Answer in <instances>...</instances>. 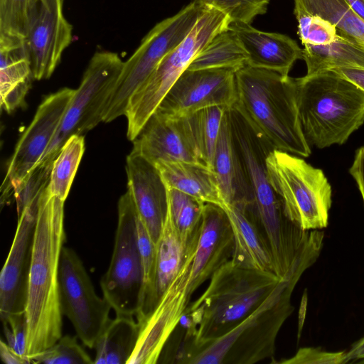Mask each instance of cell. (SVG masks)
Returning a JSON list of instances; mask_svg holds the SVG:
<instances>
[{"instance_id": "cell-1", "label": "cell", "mask_w": 364, "mask_h": 364, "mask_svg": "<svg viewBox=\"0 0 364 364\" xmlns=\"http://www.w3.org/2000/svg\"><path fill=\"white\" fill-rule=\"evenodd\" d=\"M64 201L47 186L38 200L24 308L31 360L63 336L59 267L65 241Z\"/></svg>"}, {"instance_id": "cell-2", "label": "cell", "mask_w": 364, "mask_h": 364, "mask_svg": "<svg viewBox=\"0 0 364 364\" xmlns=\"http://www.w3.org/2000/svg\"><path fill=\"white\" fill-rule=\"evenodd\" d=\"M234 105L254 131L276 150L308 157L311 149L300 124L295 78L246 65L235 72Z\"/></svg>"}, {"instance_id": "cell-3", "label": "cell", "mask_w": 364, "mask_h": 364, "mask_svg": "<svg viewBox=\"0 0 364 364\" xmlns=\"http://www.w3.org/2000/svg\"><path fill=\"white\" fill-rule=\"evenodd\" d=\"M301 274L283 279L251 314L223 336L198 343H184L177 363L253 364L272 358L277 334L294 311L293 290Z\"/></svg>"}, {"instance_id": "cell-4", "label": "cell", "mask_w": 364, "mask_h": 364, "mask_svg": "<svg viewBox=\"0 0 364 364\" xmlns=\"http://www.w3.org/2000/svg\"><path fill=\"white\" fill-rule=\"evenodd\" d=\"M299 118L309 146L345 144L364 124V92L331 70L295 78Z\"/></svg>"}, {"instance_id": "cell-5", "label": "cell", "mask_w": 364, "mask_h": 364, "mask_svg": "<svg viewBox=\"0 0 364 364\" xmlns=\"http://www.w3.org/2000/svg\"><path fill=\"white\" fill-rule=\"evenodd\" d=\"M271 272L240 267L231 259L216 270L201 296L188 306L198 344L223 336L257 309L282 282Z\"/></svg>"}, {"instance_id": "cell-6", "label": "cell", "mask_w": 364, "mask_h": 364, "mask_svg": "<svg viewBox=\"0 0 364 364\" xmlns=\"http://www.w3.org/2000/svg\"><path fill=\"white\" fill-rule=\"evenodd\" d=\"M231 19L217 9L203 5L198 20L187 36L161 61L128 102L127 138L133 141L181 75L208 43L229 28Z\"/></svg>"}, {"instance_id": "cell-7", "label": "cell", "mask_w": 364, "mask_h": 364, "mask_svg": "<svg viewBox=\"0 0 364 364\" xmlns=\"http://www.w3.org/2000/svg\"><path fill=\"white\" fill-rule=\"evenodd\" d=\"M266 164L287 217L304 230L326 228L332 188L323 171L301 156L276 149L269 154Z\"/></svg>"}, {"instance_id": "cell-8", "label": "cell", "mask_w": 364, "mask_h": 364, "mask_svg": "<svg viewBox=\"0 0 364 364\" xmlns=\"http://www.w3.org/2000/svg\"><path fill=\"white\" fill-rule=\"evenodd\" d=\"M203 6L192 1L175 15L156 23L141 39L125 62L111 94L102 119L109 122L125 115L132 94L151 75L161 61L189 33Z\"/></svg>"}, {"instance_id": "cell-9", "label": "cell", "mask_w": 364, "mask_h": 364, "mask_svg": "<svg viewBox=\"0 0 364 364\" xmlns=\"http://www.w3.org/2000/svg\"><path fill=\"white\" fill-rule=\"evenodd\" d=\"M117 210L114 249L100 287L116 316L134 317L141 305L144 275L137 239L138 212L128 188L119 200Z\"/></svg>"}, {"instance_id": "cell-10", "label": "cell", "mask_w": 364, "mask_h": 364, "mask_svg": "<svg viewBox=\"0 0 364 364\" xmlns=\"http://www.w3.org/2000/svg\"><path fill=\"white\" fill-rule=\"evenodd\" d=\"M123 65L124 61L117 53L100 50L94 53L81 83L75 90L61 123L39 163H53L70 136L82 135L103 122V112Z\"/></svg>"}, {"instance_id": "cell-11", "label": "cell", "mask_w": 364, "mask_h": 364, "mask_svg": "<svg viewBox=\"0 0 364 364\" xmlns=\"http://www.w3.org/2000/svg\"><path fill=\"white\" fill-rule=\"evenodd\" d=\"M59 279L63 314L82 343L94 348L110 321L112 307L104 296L96 294L81 259L70 247L63 248Z\"/></svg>"}, {"instance_id": "cell-12", "label": "cell", "mask_w": 364, "mask_h": 364, "mask_svg": "<svg viewBox=\"0 0 364 364\" xmlns=\"http://www.w3.org/2000/svg\"><path fill=\"white\" fill-rule=\"evenodd\" d=\"M75 90L65 87L47 96L30 125L19 139L1 186V204L14 197L15 191L41 160L53 139Z\"/></svg>"}, {"instance_id": "cell-13", "label": "cell", "mask_w": 364, "mask_h": 364, "mask_svg": "<svg viewBox=\"0 0 364 364\" xmlns=\"http://www.w3.org/2000/svg\"><path fill=\"white\" fill-rule=\"evenodd\" d=\"M197 243L187 251L178 274L164 292L156 307L137 321L139 331L135 349L127 364H154L159 362L171 333L189 305L191 266Z\"/></svg>"}, {"instance_id": "cell-14", "label": "cell", "mask_w": 364, "mask_h": 364, "mask_svg": "<svg viewBox=\"0 0 364 364\" xmlns=\"http://www.w3.org/2000/svg\"><path fill=\"white\" fill-rule=\"evenodd\" d=\"M237 100L235 71L227 68L186 69L154 112L170 118L190 116L203 109L234 107Z\"/></svg>"}, {"instance_id": "cell-15", "label": "cell", "mask_w": 364, "mask_h": 364, "mask_svg": "<svg viewBox=\"0 0 364 364\" xmlns=\"http://www.w3.org/2000/svg\"><path fill=\"white\" fill-rule=\"evenodd\" d=\"M73 38L63 0H40L32 9L25 38L33 79L49 78Z\"/></svg>"}, {"instance_id": "cell-16", "label": "cell", "mask_w": 364, "mask_h": 364, "mask_svg": "<svg viewBox=\"0 0 364 364\" xmlns=\"http://www.w3.org/2000/svg\"><path fill=\"white\" fill-rule=\"evenodd\" d=\"M41 193L18 216L14 240L1 272V322L6 321L13 314L24 311L32 242Z\"/></svg>"}, {"instance_id": "cell-17", "label": "cell", "mask_w": 364, "mask_h": 364, "mask_svg": "<svg viewBox=\"0 0 364 364\" xmlns=\"http://www.w3.org/2000/svg\"><path fill=\"white\" fill-rule=\"evenodd\" d=\"M132 150L152 164L202 162L190 116L170 118L154 112L132 141Z\"/></svg>"}, {"instance_id": "cell-18", "label": "cell", "mask_w": 364, "mask_h": 364, "mask_svg": "<svg viewBox=\"0 0 364 364\" xmlns=\"http://www.w3.org/2000/svg\"><path fill=\"white\" fill-rule=\"evenodd\" d=\"M233 250V232L226 211L219 205L205 203L191 266L189 289L192 294L231 259Z\"/></svg>"}, {"instance_id": "cell-19", "label": "cell", "mask_w": 364, "mask_h": 364, "mask_svg": "<svg viewBox=\"0 0 364 364\" xmlns=\"http://www.w3.org/2000/svg\"><path fill=\"white\" fill-rule=\"evenodd\" d=\"M127 188L150 237L157 243L168 213V188L155 165L132 150L127 158Z\"/></svg>"}, {"instance_id": "cell-20", "label": "cell", "mask_w": 364, "mask_h": 364, "mask_svg": "<svg viewBox=\"0 0 364 364\" xmlns=\"http://www.w3.org/2000/svg\"><path fill=\"white\" fill-rule=\"evenodd\" d=\"M229 28L247 53L249 66L289 76L294 63L302 59L303 48L288 36L262 31L249 23H231Z\"/></svg>"}, {"instance_id": "cell-21", "label": "cell", "mask_w": 364, "mask_h": 364, "mask_svg": "<svg viewBox=\"0 0 364 364\" xmlns=\"http://www.w3.org/2000/svg\"><path fill=\"white\" fill-rule=\"evenodd\" d=\"M228 109L223 120L212 169L217 177L226 207L232 205L245 208L253 204L254 198L232 137Z\"/></svg>"}, {"instance_id": "cell-22", "label": "cell", "mask_w": 364, "mask_h": 364, "mask_svg": "<svg viewBox=\"0 0 364 364\" xmlns=\"http://www.w3.org/2000/svg\"><path fill=\"white\" fill-rule=\"evenodd\" d=\"M224 209L233 232L232 262L244 268L274 273L269 246L249 208L228 205Z\"/></svg>"}, {"instance_id": "cell-23", "label": "cell", "mask_w": 364, "mask_h": 364, "mask_svg": "<svg viewBox=\"0 0 364 364\" xmlns=\"http://www.w3.org/2000/svg\"><path fill=\"white\" fill-rule=\"evenodd\" d=\"M156 245L154 277L151 294L136 316L146 317L157 305L181 269L188 250L183 245L168 210Z\"/></svg>"}, {"instance_id": "cell-24", "label": "cell", "mask_w": 364, "mask_h": 364, "mask_svg": "<svg viewBox=\"0 0 364 364\" xmlns=\"http://www.w3.org/2000/svg\"><path fill=\"white\" fill-rule=\"evenodd\" d=\"M155 166L168 188L178 190L205 203L225 208L217 177L213 170L204 163L173 161Z\"/></svg>"}, {"instance_id": "cell-25", "label": "cell", "mask_w": 364, "mask_h": 364, "mask_svg": "<svg viewBox=\"0 0 364 364\" xmlns=\"http://www.w3.org/2000/svg\"><path fill=\"white\" fill-rule=\"evenodd\" d=\"M32 79L25 38L0 33L1 100L12 92L28 91Z\"/></svg>"}, {"instance_id": "cell-26", "label": "cell", "mask_w": 364, "mask_h": 364, "mask_svg": "<svg viewBox=\"0 0 364 364\" xmlns=\"http://www.w3.org/2000/svg\"><path fill=\"white\" fill-rule=\"evenodd\" d=\"M139 327L133 316H116L98 338L95 364H127L137 343Z\"/></svg>"}, {"instance_id": "cell-27", "label": "cell", "mask_w": 364, "mask_h": 364, "mask_svg": "<svg viewBox=\"0 0 364 364\" xmlns=\"http://www.w3.org/2000/svg\"><path fill=\"white\" fill-rule=\"evenodd\" d=\"M302 60L306 65V75L338 68H364V48L338 33L330 44L304 46Z\"/></svg>"}, {"instance_id": "cell-28", "label": "cell", "mask_w": 364, "mask_h": 364, "mask_svg": "<svg viewBox=\"0 0 364 364\" xmlns=\"http://www.w3.org/2000/svg\"><path fill=\"white\" fill-rule=\"evenodd\" d=\"M294 14L317 15L333 23L338 33L364 48V20L346 0H294Z\"/></svg>"}, {"instance_id": "cell-29", "label": "cell", "mask_w": 364, "mask_h": 364, "mask_svg": "<svg viewBox=\"0 0 364 364\" xmlns=\"http://www.w3.org/2000/svg\"><path fill=\"white\" fill-rule=\"evenodd\" d=\"M247 63V53L236 33L229 28L217 34L188 69L227 68L236 72Z\"/></svg>"}, {"instance_id": "cell-30", "label": "cell", "mask_w": 364, "mask_h": 364, "mask_svg": "<svg viewBox=\"0 0 364 364\" xmlns=\"http://www.w3.org/2000/svg\"><path fill=\"white\" fill-rule=\"evenodd\" d=\"M204 205L188 194L168 188V210L186 250L198 239Z\"/></svg>"}, {"instance_id": "cell-31", "label": "cell", "mask_w": 364, "mask_h": 364, "mask_svg": "<svg viewBox=\"0 0 364 364\" xmlns=\"http://www.w3.org/2000/svg\"><path fill=\"white\" fill-rule=\"evenodd\" d=\"M84 151L83 135H72L65 142L53 163L47 186L52 196L66 199Z\"/></svg>"}, {"instance_id": "cell-32", "label": "cell", "mask_w": 364, "mask_h": 364, "mask_svg": "<svg viewBox=\"0 0 364 364\" xmlns=\"http://www.w3.org/2000/svg\"><path fill=\"white\" fill-rule=\"evenodd\" d=\"M226 109L210 107L190 115L194 136L202 161L212 169Z\"/></svg>"}, {"instance_id": "cell-33", "label": "cell", "mask_w": 364, "mask_h": 364, "mask_svg": "<svg viewBox=\"0 0 364 364\" xmlns=\"http://www.w3.org/2000/svg\"><path fill=\"white\" fill-rule=\"evenodd\" d=\"M77 336L66 335L50 347L31 358L32 363L91 364L90 356L80 346Z\"/></svg>"}, {"instance_id": "cell-34", "label": "cell", "mask_w": 364, "mask_h": 364, "mask_svg": "<svg viewBox=\"0 0 364 364\" xmlns=\"http://www.w3.org/2000/svg\"><path fill=\"white\" fill-rule=\"evenodd\" d=\"M33 0H0V33L26 38Z\"/></svg>"}, {"instance_id": "cell-35", "label": "cell", "mask_w": 364, "mask_h": 364, "mask_svg": "<svg viewBox=\"0 0 364 364\" xmlns=\"http://www.w3.org/2000/svg\"><path fill=\"white\" fill-rule=\"evenodd\" d=\"M226 14L232 23H249L266 13L269 0H193Z\"/></svg>"}, {"instance_id": "cell-36", "label": "cell", "mask_w": 364, "mask_h": 364, "mask_svg": "<svg viewBox=\"0 0 364 364\" xmlns=\"http://www.w3.org/2000/svg\"><path fill=\"white\" fill-rule=\"evenodd\" d=\"M298 35L303 46H325L336 41L338 36L336 26L317 15L296 16Z\"/></svg>"}, {"instance_id": "cell-37", "label": "cell", "mask_w": 364, "mask_h": 364, "mask_svg": "<svg viewBox=\"0 0 364 364\" xmlns=\"http://www.w3.org/2000/svg\"><path fill=\"white\" fill-rule=\"evenodd\" d=\"M52 166L53 163H39L15 191L18 216L48 186Z\"/></svg>"}, {"instance_id": "cell-38", "label": "cell", "mask_w": 364, "mask_h": 364, "mask_svg": "<svg viewBox=\"0 0 364 364\" xmlns=\"http://www.w3.org/2000/svg\"><path fill=\"white\" fill-rule=\"evenodd\" d=\"M136 229L138 245L144 275L141 308L148 299L152 289L156 257V245L150 237L139 214L136 221Z\"/></svg>"}, {"instance_id": "cell-39", "label": "cell", "mask_w": 364, "mask_h": 364, "mask_svg": "<svg viewBox=\"0 0 364 364\" xmlns=\"http://www.w3.org/2000/svg\"><path fill=\"white\" fill-rule=\"evenodd\" d=\"M283 364H346V352H328L319 348H301L291 358L273 361Z\"/></svg>"}, {"instance_id": "cell-40", "label": "cell", "mask_w": 364, "mask_h": 364, "mask_svg": "<svg viewBox=\"0 0 364 364\" xmlns=\"http://www.w3.org/2000/svg\"><path fill=\"white\" fill-rule=\"evenodd\" d=\"M2 323L7 344L19 355L30 360L26 355L27 327L24 311L10 315Z\"/></svg>"}, {"instance_id": "cell-41", "label": "cell", "mask_w": 364, "mask_h": 364, "mask_svg": "<svg viewBox=\"0 0 364 364\" xmlns=\"http://www.w3.org/2000/svg\"><path fill=\"white\" fill-rule=\"evenodd\" d=\"M349 173L357 184L364 204V146L355 151Z\"/></svg>"}, {"instance_id": "cell-42", "label": "cell", "mask_w": 364, "mask_h": 364, "mask_svg": "<svg viewBox=\"0 0 364 364\" xmlns=\"http://www.w3.org/2000/svg\"><path fill=\"white\" fill-rule=\"evenodd\" d=\"M331 70L349 80L364 92V68H338L331 69Z\"/></svg>"}, {"instance_id": "cell-43", "label": "cell", "mask_w": 364, "mask_h": 364, "mask_svg": "<svg viewBox=\"0 0 364 364\" xmlns=\"http://www.w3.org/2000/svg\"><path fill=\"white\" fill-rule=\"evenodd\" d=\"M0 358L6 364H28L32 362L19 355L7 343L0 341Z\"/></svg>"}, {"instance_id": "cell-44", "label": "cell", "mask_w": 364, "mask_h": 364, "mask_svg": "<svg viewBox=\"0 0 364 364\" xmlns=\"http://www.w3.org/2000/svg\"><path fill=\"white\" fill-rule=\"evenodd\" d=\"M364 358V336L355 342L350 349L346 352V364L355 363Z\"/></svg>"}, {"instance_id": "cell-45", "label": "cell", "mask_w": 364, "mask_h": 364, "mask_svg": "<svg viewBox=\"0 0 364 364\" xmlns=\"http://www.w3.org/2000/svg\"><path fill=\"white\" fill-rule=\"evenodd\" d=\"M350 7L364 20V0H346Z\"/></svg>"}, {"instance_id": "cell-46", "label": "cell", "mask_w": 364, "mask_h": 364, "mask_svg": "<svg viewBox=\"0 0 364 364\" xmlns=\"http://www.w3.org/2000/svg\"><path fill=\"white\" fill-rule=\"evenodd\" d=\"M355 363L364 364V358L356 361Z\"/></svg>"}, {"instance_id": "cell-47", "label": "cell", "mask_w": 364, "mask_h": 364, "mask_svg": "<svg viewBox=\"0 0 364 364\" xmlns=\"http://www.w3.org/2000/svg\"><path fill=\"white\" fill-rule=\"evenodd\" d=\"M33 4H34V6L37 4V2H38L40 0H33Z\"/></svg>"}]
</instances>
